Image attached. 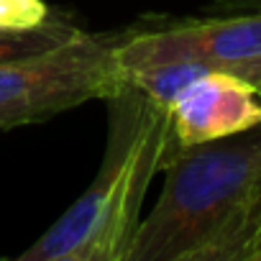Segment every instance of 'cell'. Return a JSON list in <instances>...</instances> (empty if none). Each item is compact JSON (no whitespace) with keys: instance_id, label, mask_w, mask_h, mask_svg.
<instances>
[{"instance_id":"obj_1","label":"cell","mask_w":261,"mask_h":261,"mask_svg":"<svg viewBox=\"0 0 261 261\" xmlns=\"http://www.w3.org/2000/svg\"><path fill=\"white\" fill-rule=\"evenodd\" d=\"M108 146L92 185L18 258L21 261H128L146 192L179 151L169 105L134 82L105 100Z\"/></svg>"},{"instance_id":"obj_2","label":"cell","mask_w":261,"mask_h":261,"mask_svg":"<svg viewBox=\"0 0 261 261\" xmlns=\"http://www.w3.org/2000/svg\"><path fill=\"white\" fill-rule=\"evenodd\" d=\"M164 172V190L141 220L128 261H213L261 185V125L179 146Z\"/></svg>"},{"instance_id":"obj_3","label":"cell","mask_w":261,"mask_h":261,"mask_svg":"<svg viewBox=\"0 0 261 261\" xmlns=\"http://www.w3.org/2000/svg\"><path fill=\"white\" fill-rule=\"evenodd\" d=\"M123 80L115 44L85 31L51 51L0 64V130L108 100Z\"/></svg>"},{"instance_id":"obj_4","label":"cell","mask_w":261,"mask_h":261,"mask_svg":"<svg viewBox=\"0 0 261 261\" xmlns=\"http://www.w3.org/2000/svg\"><path fill=\"white\" fill-rule=\"evenodd\" d=\"M123 72L162 62H205L253 85L261 82V13L192 21L164 31L141 34L115 44Z\"/></svg>"},{"instance_id":"obj_5","label":"cell","mask_w":261,"mask_h":261,"mask_svg":"<svg viewBox=\"0 0 261 261\" xmlns=\"http://www.w3.org/2000/svg\"><path fill=\"white\" fill-rule=\"evenodd\" d=\"M179 146H197L261 125L258 87L238 74L213 69L190 82L169 105Z\"/></svg>"},{"instance_id":"obj_6","label":"cell","mask_w":261,"mask_h":261,"mask_svg":"<svg viewBox=\"0 0 261 261\" xmlns=\"http://www.w3.org/2000/svg\"><path fill=\"white\" fill-rule=\"evenodd\" d=\"M80 34H82L80 29H74L67 21H57V18H46V21H41L36 26H26V29L0 26V64L51 51L57 46L69 44Z\"/></svg>"},{"instance_id":"obj_7","label":"cell","mask_w":261,"mask_h":261,"mask_svg":"<svg viewBox=\"0 0 261 261\" xmlns=\"http://www.w3.org/2000/svg\"><path fill=\"white\" fill-rule=\"evenodd\" d=\"M213 261H261V185L218 243Z\"/></svg>"},{"instance_id":"obj_8","label":"cell","mask_w":261,"mask_h":261,"mask_svg":"<svg viewBox=\"0 0 261 261\" xmlns=\"http://www.w3.org/2000/svg\"><path fill=\"white\" fill-rule=\"evenodd\" d=\"M49 18L44 0H0V26L26 29Z\"/></svg>"},{"instance_id":"obj_9","label":"cell","mask_w":261,"mask_h":261,"mask_svg":"<svg viewBox=\"0 0 261 261\" xmlns=\"http://www.w3.org/2000/svg\"><path fill=\"white\" fill-rule=\"evenodd\" d=\"M256 87H258V95H261V82H258V85H256Z\"/></svg>"}]
</instances>
